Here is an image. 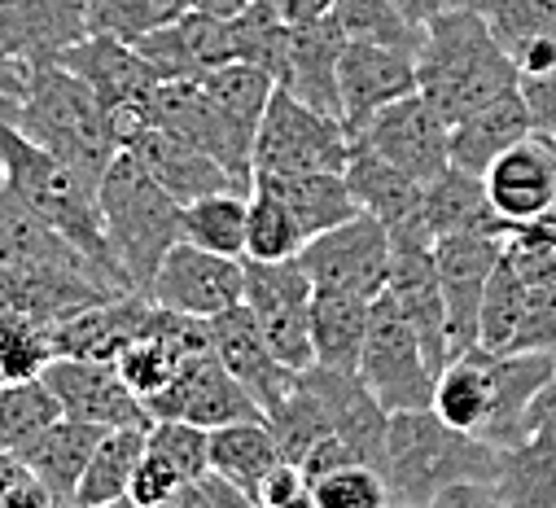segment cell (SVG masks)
<instances>
[{
	"mask_svg": "<svg viewBox=\"0 0 556 508\" xmlns=\"http://www.w3.org/2000/svg\"><path fill=\"white\" fill-rule=\"evenodd\" d=\"M386 294L403 312V320L416 329L426 346V359L434 372L447 368V303L443 281L434 264V241H390V281Z\"/></svg>",
	"mask_w": 556,
	"mask_h": 508,
	"instance_id": "obj_16",
	"label": "cell"
},
{
	"mask_svg": "<svg viewBox=\"0 0 556 508\" xmlns=\"http://www.w3.org/2000/svg\"><path fill=\"white\" fill-rule=\"evenodd\" d=\"M53 355H58V342H53L49 320H40L23 307L0 312V386L40 377L53 364Z\"/></svg>",
	"mask_w": 556,
	"mask_h": 508,
	"instance_id": "obj_39",
	"label": "cell"
},
{
	"mask_svg": "<svg viewBox=\"0 0 556 508\" xmlns=\"http://www.w3.org/2000/svg\"><path fill=\"white\" fill-rule=\"evenodd\" d=\"M504 259L526 285H547L556 281V215L517 224L504 241Z\"/></svg>",
	"mask_w": 556,
	"mask_h": 508,
	"instance_id": "obj_48",
	"label": "cell"
},
{
	"mask_svg": "<svg viewBox=\"0 0 556 508\" xmlns=\"http://www.w3.org/2000/svg\"><path fill=\"white\" fill-rule=\"evenodd\" d=\"M105 430L88 426V421H71L62 417L58 426H49L36 443H27L18 452V460L40 478V486L49 491L53 504H75V491H79V478L97 452Z\"/></svg>",
	"mask_w": 556,
	"mask_h": 508,
	"instance_id": "obj_31",
	"label": "cell"
},
{
	"mask_svg": "<svg viewBox=\"0 0 556 508\" xmlns=\"http://www.w3.org/2000/svg\"><path fill=\"white\" fill-rule=\"evenodd\" d=\"M355 132L276 84L254 132V172H346Z\"/></svg>",
	"mask_w": 556,
	"mask_h": 508,
	"instance_id": "obj_6",
	"label": "cell"
},
{
	"mask_svg": "<svg viewBox=\"0 0 556 508\" xmlns=\"http://www.w3.org/2000/svg\"><path fill=\"white\" fill-rule=\"evenodd\" d=\"M0 508H53L40 478L5 447H0Z\"/></svg>",
	"mask_w": 556,
	"mask_h": 508,
	"instance_id": "obj_52",
	"label": "cell"
},
{
	"mask_svg": "<svg viewBox=\"0 0 556 508\" xmlns=\"http://www.w3.org/2000/svg\"><path fill=\"white\" fill-rule=\"evenodd\" d=\"M0 114L18 127L27 141H36L53 158L79 167L97 185L118 154L110 110L62 62L27 71V88L18 97H0Z\"/></svg>",
	"mask_w": 556,
	"mask_h": 508,
	"instance_id": "obj_2",
	"label": "cell"
},
{
	"mask_svg": "<svg viewBox=\"0 0 556 508\" xmlns=\"http://www.w3.org/2000/svg\"><path fill=\"white\" fill-rule=\"evenodd\" d=\"M517 84V62L500 49L478 5L439 14L426 23L421 49H416V92H421L447 127L460 123L469 110L486 105L491 97Z\"/></svg>",
	"mask_w": 556,
	"mask_h": 508,
	"instance_id": "obj_3",
	"label": "cell"
},
{
	"mask_svg": "<svg viewBox=\"0 0 556 508\" xmlns=\"http://www.w3.org/2000/svg\"><path fill=\"white\" fill-rule=\"evenodd\" d=\"M504 452L482 434L452 430L434 408L390 412L386 434V486L390 504L426 508L452 482H491L500 486Z\"/></svg>",
	"mask_w": 556,
	"mask_h": 508,
	"instance_id": "obj_4",
	"label": "cell"
},
{
	"mask_svg": "<svg viewBox=\"0 0 556 508\" xmlns=\"http://www.w3.org/2000/svg\"><path fill=\"white\" fill-rule=\"evenodd\" d=\"M508 351H556V281L526 290V312Z\"/></svg>",
	"mask_w": 556,
	"mask_h": 508,
	"instance_id": "obj_50",
	"label": "cell"
},
{
	"mask_svg": "<svg viewBox=\"0 0 556 508\" xmlns=\"http://www.w3.org/2000/svg\"><path fill=\"white\" fill-rule=\"evenodd\" d=\"M150 299L167 312L211 320L224 307L245 299V259L215 254V250L180 237L150 281Z\"/></svg>",
	"mask_w": 556,
	"mask_h": 508,
	"instance_id": "obj_12",
	"label": "cell"
},
{
	"mask_svg": "<svg viewBox=\"0 0 556 508\" xmlns=\"http://www.w3.org/2000/svg\"><path fill=\"white\" fill-rule=\"evenodd\" d=\"M530 132H534V123H530L526 97L513 84L508 92L491 97L486 105H478L460 123H452V167H465V172L482 176L504 150L526 141Z\"/></svg>",
	"mask_w": 556,
	"mask_h": 508,
	"instance_id": "obj_28",
	"label": "cell"
},
{
	"mask_svg": "<svg viewBox=\"0 0 556 508\" xmlns=\"http://www.w3.org/2000/svg\"><path fill=\"white\" fill-rule=\"evenodd\" d=\"M27 88V71L18 66V58L5 49V40H0V97H18Z\"/></svg>",
	"mask_w": 556,
	"mask_h": 508,
	"instance_id": "obj_58",
	"label": "cell"
},
{
	"mask_svg": "<svg viewBox=\"0 0 556 508\" xmlns=\"http://www.w3.org/2000/svg\"><path fill=\"white\" fill-rule=\"evenodd\" d=\"M312 294H316V281L307 277L303 259H281V264L245 259V307L254 312L276 359H286L299 372L316 364V355H312Z\"/></svg>",
	"mask_w": 556,
	"mask_h": 508,
	"instance_id": "obj_8",
	"label": "cell"
},
{
	"mask_svg": "<svg viewBox=\"0 0 556 508\" xmlns=\"http://www.w3.org/2000/svg\"><path fill=\"white\" fill-rule=\"evenodd\" d=\"M281 465V447H276L267 421H232L211 430V469L219 478H228L250 504L258 495V482Z\"/></svg>",
	"mask_w": 556,
	"mask_h": 508,
	"instance_id": "obj_35",
	"label": "cell"
},
{
	"mask_svg": "<svg viewBox=\"0 0 556 508\" xmlns=\"http://www.w3.org/2000/svg\"><path fill=\"white\" fill-rule=\"evenodd\" d=\"M504 241L491 232H439L434 237V264L443 281V303H447V355H465L478 346V312H482V290L504 259Z\"/></svg>",
	"mask_w": 556,
	"mask_h": 508,
	"instance_id": "obj_14",
	"label": "cell"
},
{
	"mask_svg": "<svg viewBox=\"0 0 556 508\" xmlns=\"http://www.w3.org/2000/svg\"><path fill=\"white\" fill-rule=\"evenodd\" d=\"M71 75H79L97 101L114 114V110H136L146 105L150 92L163 84L159 71L146 62V53L136 49L131 40L123 36H110V31H88L84 40H75L62 58H58Z\"/></svg>",
	"mask_w": 556,
	"mask_h": 508,
	"instance_id": "obj_19",
	"label": "cell"
},
{
	"mask_svg": "<svg viewBox=\"0 0 556 508\" xmlns=\"http://www.w3.org/2000/svg\"><path fill=\"white\" fill-rule=\"evenodd\" d=\"M58 421H62V404L45 386V377L0 386V447H5V452L18 456L27 443H36Z\"/></svg>",
	"mask_w": 556,
	"mask_h": 508,
	"instance_id": "obj_42",
	"label": "cell"
},
{
	"mask_svg": "<svg viewBox=\"0 0 556 508\" xmlns=\"http://www.w3.org/2000/svg\"><path fill=\"white\" fill-rule=\"evenodd\" d=\"M146 53V62L159 71V79H202L215 66L232 62V31L228 18L202 14V10H185L172 23L146 31L131 40Z\"/></svg>",
	"mask_w": 556,
	"mask_h": 508,
	"instance_id": "obj_23",
	"label": "cell"
},
{
	"mask_svg": "<svg viewBox=\"0 0 556 508\" xmlns=\"http://www.w3.org/2000/svg\"><path fill=\"white\" fill-rule=\"evenodd\" d=\"M245 211H250V193L237 189H219L206 193L198 202L180 206V224L185 237L215 250V254H232V259H245Z\"/></svg>",
	"mask_w": 556,
	"mask_h": 508,
	"instance_id": "obj_38",
	"label": "cell"
},
{
	"mask_svg": "<svg viewBox=\"0 0 556 508\" xmlns=\"http://www.w3.org/2000/svg\"><path fill=\"white\" fill-rule=\"evenodd\" d=\"M303 381L316 391V399L325 404L329 426H333V434L342 439L346 456L386 473L390 412H386V408L377 404V395L364 386L359 368H325V364H312V368H303Z\"/></svg>",
	"mask_w": 556,
	"mask_h": 508,
	"instance_id": "obj_18",
	"label": "cell"
},
{
	"mask_svg": "<svg viewBox=\"0 0 556 508\" xmlns=\"http://www.w3.org/2000/svg\"><path fill=\"white\" fill-rule=\"evenodd\" d=\"M97 202H101L105 237H110V245L118 254L131 290L150 294V281H154L159 264L167 259V250L185 237L180 202L146 172V163L136 158L131 150L114 154V163L105 167V176L97 185Z\"/></svg>",
	"mask_w": 556,
	"mask_h": 508,
	"instance_id": "obj_5",
	"label": "cell"
},
{
	"mask_svg": "<svg viewBox=\"0 0 556 508\" xmlns=\"http://www.w3.org/2000/svg\"><path fill=\"white\" fill-rule=\"evenodd\" d=\"M172 504H180V508H241V504H250V499H245L228 478H219L215 469H206V473L189 478V482L176 491Z\"/></svg>",
	"mask_w": 556,
	"mask_h": 508,
	"instance_id": "obj_55",
	"label": "cell"
},
{
	"mask_svg": "<svg viewBox=\"0 0 556 508\" xmlns=\"http://www.w3.org/2000/svg\"><path fill=\"white\" fill-rule=\"evenodd\" d=\"M394 5H399L416 27H426V23H434L439 14L465 10V5H473V0H394Z\"/></svg>",
	"mask_w": 556,
	"mask_h": 508,
	"instance_id": "obj_56",
	"label": "cell"
},
{
	"mask_svg": "<svg viewBox=\"0 0 556 508\" xmlns=\"http://www.w3.org/2000/svg\"><path fill=\"white\" fill-rule=\"evenodd\" d=\"M547 145H552V141H547ZM552 158H556V145H552ZM552 215H556V206H552Z\"/></svg>",
	"mask_w": 556,
	"mask_h": 508,
	"instance_id": "obj_62",
	"label": "cell"
},
{
	"mask_svg": "<svg viewBox=\"0 0 556 508\" xmlns=\"http://www.w3.org/2000/svg\"><path fill=\"white\" fill-rule=\"evenodd\" d=\"M185 10H189L185 0H88V27L136 40V36L172 23Z\"/></svg>",
	"mask_w": 556,
	"mask_h": 508,
	"instance_id": "obj_46",
	"label": "cell"
},
{
	"mask_svg": "<svg viewBox=\"0 0 556 508\" xmlns=\"http://www.w3.org/2000/svg\"><path fill=\"white\" fill-rule=\"evenodd\" d=\"M198 84L211 92V101L241 127V132H250V137L258 132V123H263V114H267V101H271V92H276V79H271L263 66L241 62V58L215 66V71L202 75Z\"/></svg>",
	"mask_w": 556,
	"mask_h": 508,
	"instance_id": "obj_40",
	"label": "cell"
},
{
	"mask_svg": "<svg viewBox=\"0 0 556 508\" xmlns=\"http://www.w3.org/2000/svg\"><path fill=\"white\" fill-rule=\"evenodd\" d=\"M189 10H202V14H215V18H237L250 0H185Z\"/></svg>",
	"mask_w": 556,
	"mask_h": 508,
	"instance_id": "obj_59",
	"label": "cell"
},
{
	"mask_svg": "<svg viewBox=\"0 0 556 508\" xmlns=\"http://www.w3.org/2000/svg\"><path fill=\"white\" fill-rule=\"evenodd\" d=\"M346 185H351L359 211H368L386 224L390 241H434V228L426 224V185L390 167L381 154H372L359 141L346 163Z\"/></svg>",
	"mask_w": 556,
	"mask_h": 508,
	"instance_id": "obj_20",
	"label": "cell"
},
{
	"mask_svg": "<svg viewBox=\"0 0 556 508\" xmlns=\"http://www.w3.org/2000/svg\"><path fill=\"white\" fill-rule=\"evenodd\" d=\"M526 281L513 272L508 259L495 264L486 290H482V312H478V346L486 351H508L513 346V333L521 325V312H526Z\"/></svg>",
	"mask_w": 556,
	"mask_h": 508,
	"instance_id": "obj_45",
	"label": "cell"
},
{
	"mask_svg": "<svg viewBox=\"0 0 556 508\" xmlns=\"http://www.w3.org/2000/svg\"><path fill=\"white\" fill-rule=\"evenodd\" d=\"M45 386L58 395L62 417L88 421L97 430H118V426H150V408L118 377L114 359H71L53 355V364L40 372Z\"/></svg>",
	"mask_w": 556,
	"mask_h": 508,
	"instance_id": "obj_15",
	"label": "cell"
},
{
	"mask_svg": "<svg viewBox=\"0 0 556 508\" xmlns=\"http://www.w3.org/2000/svg\"><path fill=\"white\" fill-rule=\"evenodd\" d=\"M372 299L351 290L316 285L312 294V355L325 368H359L364 338H368Z\"/></svg>",
	"mask_w": 556,
	"mask_h": 508,
	"instance_id": "obj_34",
	"label": "cell"
},
{
	"mask_svg": "<svg viewBox=\"0 0 556 508\" xmlns=\"http://www.w3.org/2000/svg\"><path fill=\"white\" fill-rule=\"evenodd\" d=\"M263 421H267L276 447H281V460H290V465H303L325 439H333L329 412H325V404L316 399V391L303 381V372H299V381H294V391H290L281 404H271V408L263 412Z\"/></svg>",
	"mask_w": 556,
	"mask_h": 508,
	"instance_id": "obj_37",
	"label": "cell"
},
{
	"mask_svg": "<svg viewBox=\"0 0 556 508\" xmlns=\"http://www.w3.org/2000/svg\"><path fill=\"white\" fill-rule=\"evenodd\" d=\"M150 320H154V299L141 290H127L66 316L53 329V342H58V355H71V359H114L136 333L150 329Z\"/></svg>",
	"mask_w": 556,
	"mask_h": 508,
	"instance_id": "obj_26",
	"label": "cell"
},
{
	"mask_svg": "<svg viewBox=\"0 0 556 508\" xmlns=\"http://www.w3.org/2000/svg\"><path fill=\"white\" fill-rule=\"evenodd\" d=\"M299 259L316 285L377 299L386 294V281H390V232L377 215L359 211L346 224H333L307 237Z\"/></svg>",
	"mask_w": 556,
	"mask_h": 508,
	"instance_id": "obj_11",
	"label": "cell"
},
{
	"mask_svg": "<svg viewBox=\"0 0 556 508\" xmlns=\"http://www.w3.org/2000/svg\"><path fill=\"white\" fill-rule=\"evenodd\" d=\"M146 110H150L154 127H167V132L185 137L189 145H198L215 163H224L245 193L254 189V137L241 132V127L211 101V92L202 84H193V79H163L150 92Z\"/></svg>",
	"mask_w": 556,
	"mask_h": 508,
	"instance_id": "obj_9",
	"label": "cell"
},
{
	"mask_svg": "<svg viewBox=\"0 0 556 508\" xmlns=\"http://www.w3.org/2000/svg\"><path fill=\"white\" fill-rule=\"evenodd\" d=\"M312 504L316 508H386L390 504V486L386 473L372 465H338L333 473H325L312 486Z\"/></svg>",
	"mask_w": 556,
	"mask_h": 508,
	"instance_id": "obj_47",
	"label": "cell"
},
{
	"mask_svg": "<svg viewBox=\"0 0 556 508\" xmlns=\"http://www.w3.org/2000/svg\"><path fill=\"white\" fill-rule=\"evenodd\" d=\"M342 49H346V31L338 27L333 14L290 27L286 66H281V79L276 84H281L286 92H294L299 101H307L312 110H325V114L342 118V92H338Z\"/></svg>",
	"mask_w": 556,
	"mask_h": 508,
	"instance_id": "obj_24",
	"label": "cell"
},
{
	"mask_svg": "<svg viewBox=\"0 0 556 508\" xmlns=\"http://www.w3.org/2000/svg\"><path fill=\"white\" fill-rule=\"evenodd\" d=\"M180 486H185V473L167 456L146 447L141 465H136V473H131V486H127V504H136V508H163V504L176 499Z\"/></svg>",
	"mask_w": 556,
	"mask_h": 508,
	"instance_id": "obj_51",
	"label": "cell"
},
{
	"mask_svg": "<svg viewBox=\"0 0 556 508\" xmlns=\"http://www.w3.org/2000/svg\"><path fill=\"white\" fill-rule=\"evenodd\" d=\"M271 10L281 14L290 27H299V23H312V18L333 14V0H271Z\"/></svg>",
	"mask_w": 556,
	"mask_h": 508,
	"instance_id": "obj_57",
	"label": "cell"
},
{
	"mask_svg": "<svg viewBox=\"0 0 556 508\" xmlns=\"http://www.w3.org/2000/svg\"><path fill=\"white\" fill-rule=\"evenodd\" d=\"M338 92H342V123L351 132H359L381 105L416 92V53L346 40L338 62Z\"/></svg>",
	"mask_w": 556,
	"mask_h": 508,
	"instance_id": "obj_21",
	"label": "cell"
},
{
	"mask_svg": "<svg viewBox=\"0 0 556 508\" xmlns=\"http://www.w3.org/2000/svg\"><path fill=\"white\" fill-rule=\"evenodd\" d=\"M0 189H5V163H0Z\"/></svg>",
	"mask_w": 556,
	"mask_h": 508,
	"instance_id": "obj_61",
	"label": "cell"
},
{
	"mask_svg": "<svg viewBox=\"0 0 556 508\" xmlns=\"http://www.w3.org/2000/svg\"><path fill=\"white\" fill-rule=\"evenodd\" d=\"M150 417H180L193 421L202 430H219L232 421H258V404L250 399V391L219 364L215 346L189 351L176 368V377L146 404Z\"/></svg>",
	"mask_w": 556,
	"mask_h": 508,
	"instance_id": "obj_13",
	"label": "cell"
},
{
	"mask_svg": "<svg viewBox=\"0 0 556 508\" xmlns=\"http://www.w3.org/2000/svg\"><path fill=\"white\" fill-rule=\"evenodd\" d=\"M359 377L386 412H412V408L434 404V377L439 372L430 368L421 338H416V329L403 320V312L394 307L390 294L372 299Z\"/></svg>",
	"mask_w": 556,
	"mask_h": 508,
	"instance_id": "obj_7",
	"label": "cell"
},
{
	"mask_svg": "<svg viewBox=\"0 0 556 508\" xmlns=\"http://www.w3.org/2000/svg\"><path fill=\"white\" fill-rule=\"evenodd\" d=\"M88 31V0H0V40L23 71L58 62Z\"/></svg>",
	"mask_w": 556,
	"mask_h": 508,
	"instance_id": "obj_22",
	"label": "cell"
},
{
	"mask_svg": "<svg viewBox=\"0 0 556 508\" xmlns=\"http://www.w3.org/2000/svg\"><path fill=\"white\" fill-rule=\"evenodd\" d=\"M14 307V285H10V268H0V312Z\"/></svg>",
	"mask_w": 556,
	"mask_h": 508,
	"instance_id": "obj_60",
	"label": "cell"
},
{
	"mask_svg": "<svg viewBox=\"0 0 556 508\" xmlns=\"http://www.w3.org/2000/svg\"><path fill=\"white\" fill-rule=\"evenodd\" d=\"M426 224L439 232H491V237H508L517 224H508L491 193L486 180L465 172V167H447L443 176H434L426 185Z\"/></svg>",
	"mask_w": 556,
	"mask_h": 508,
	"instance_id": "obj_32",
	"label": "cell"
},
{
	"mask_svg": "<svg viewBox=\"0 0 556 508\" xmlns=\"http://www.w3.org/2000/svg\"><path fill=\"white\" fill-rule=\"evenodd\" d=\"M258 508H299V504H312V482L299 465L281 460L263 482H258V495H254Z\"/></svg>",
	"mask_w": 556,
	"mask_h": 508,
	"instance_id": "obj_54",
	"label": "cell"
},
{
	"mask_svg": "<svg viewBox=\"0 0 556 508\" xmlns=\"http://www.w3.org/2000/svg\"><path fill=\"white\" fill-rule=\"evenodd\" d=\"M206 329H211V346H215L219 364L250 391V399L258 404V412H267L271 404H281L294 391L299 368H290L286 359H276V351L263 338V329H258L254 312L245 307V299L232 303V307H224L219 316H211Z\"/></svg>",
	"mask_w": 556,
	"mask_h": 508,
	"instance_id": "obj_17",
	"label": "cell"
},
{
	"mask_svg": "<svg viewBox=\"0 0 556 508\" xmlns=\"http://www.w3.org/2000/svg\"><path fill=\"white\" fill-rule=\"evenodd\" d=\"M307 245L303 224L294 219V211L267 193V189H250V211H245V259H263V264H281V259H299Z\"/></svg>",
	"mask_w": 556,
	"mask_h": 508,
	"instance_id": "obj_41",
	"label": "cell"
},
{
	"mask_svg": "<svg viewBox=\"0 0 556 508\" xmlns=\"http://www.w3.org/2000/svg\"><path fill=\"white\" fill-rule=\"evenodd\" d=\"M355 141L421 185H430L452 167V127L421 92H407L381 105L355 132Z\"/></svg>",
	"mask_w": 556,
	"mask_h": 508,
	"instance_id": "obj_10",
	"label": "cell"
},
{
	"mask_svg": "<svg viewBox=\"0 0 556 508\" xmlns=\"http://www.w3.org/2000/svg\"><path fill=\"white\" fill-rule=\"evenodd\" d=\"M228 31H232V58L254 62V66H263L271 79H281L290 23L271 10V0H250V5H245L237 18H228Z\"/></svg>",
	"mask_w": 556,
	"mask_h": 508,
	"instance_id": "obj_44",
	"label": "cell"
},
{
	"mask_svg": "<svg viewBox=\"0 0 556 508\" xmlns=\"http://www.w3.org/2000/svg\"><path fill=\"white\" fill-rule=\"evenodd\" d=\"M146 430L150 426H118V430H105L84 478H79V491H75V504L79 508H105V504H127V486H131V473L146 456Z\"/></svg>",
	"mask_w": 556,
	"mask_h": 508,
	"instance_id": "obj_36",
	"label": "cell"
},
{
	"mask_svg": "<svg viewBox=\"0 0 556 508\" xmlns=\"http://www.w3.org/2000/svg\"><path fill=\"white\" fill-rule=\"evenodd\" d=\"M146 447L159 452V456H167V460L185 473V482L211 469V430H202V426H193V421L154 417L150 430H146Z\"/></svg>",
	"mask_w": 556,
	"mask_h": 508,
	"instance_id": "obj_49",
	"label": "cell"
},
{
	"mask_svg": "<svg viewBox=\"0 0 556 508\" xmlns=\"http://www.w3.org/2000/svg\"><path fill=\"white\" fill-rule=\"evenodd\" d=\"M127 150L146 163V172H150L180 206H185V202H198V198H206V193H219V189L245 193V189L232 180V172H228L224 163H215L211 154H202V150L189 145L185 137L167 132V127H154V123H150Z\"/></svg>",
	"mask_w": 556,
	"mask_h": 508,
	"instance_id": "obj_27",
	"label": "cell"
},
{
	"mask_svg": "<svg viewBox=\"0 0 556 508\" xmlns=\"http://www.w3.org/2000/svg\"><path fill=\"white\" fill-rule=\"evenodd\" d=\"M517 88L526 97L530 123H534V137L556 145V66L539 71V75H517Z\"/></svg>",
	"mask_w": 556,
	"mask_h": 508,
	"instance_id": "obj_53",
	"label": "cell"
},
{
	"mask_svg": "<svg viewBox=\"0 0 556 508\" xmlns=\"http://www.w3.org/2000/svg\"><path fill=\"white\" fill-rule=\"evenodd\" d=\"M0 163H5V193L23 202L36 219H45L53 232H62L84 259L97 268V277L110 290H131L118 254L105 237L101 202H97V180H88L79 167L53 158L36 141H27L18 127L0 114Z\"/></svg>",
	"mask_w": 556,
	"mask_h": 508,
	"instance_id": "obj_1",
	"label": "cell"
},
{
	"mask_svg": "<svg viewBox=\"0 0 556 508\" xmlns=\"http://www.w3.org/2000/svg\"><path fill=\"white\" fill-rule=\"evenodd\" d=\"M482 180H486V193H491L495 211L508 224L543 219L556 206V158H552V145L534 132L526 141H517L513 150H504L482 172Z\"/></svg>",
	"mask_w": 556,
	"mask_h": 508,
	"instance_id": "obj_25",
	"label": "cell"
},
{
	"mask_svg": "<svg viewBox=\"0 0 556 508\" xmlns=\"http://www.w3.org/2000/svg\"><path fill=\"white\" fill-rule=\"evenodd\" d=\"M333 18L346 31V40L390 45V49H421L426 27H416L394 0H333Z\"/></svg>",
	"mask_w": 556,
	"mask_h": 508,
	"instance_id": "obj_43",
	"label": "cell"
},
{
	"mask_svg": "<svg viewBox=\"0 0 556 508\" xmlns=\"http://www.w3.org/2000/svg\"><path fill=\"white\" fill-rule=\"evenodd\" d=\"M254 189H267L281 198L307 237L359 215L346 172H254Z\"/></svg>",
	"mask_w": 556,
	"mask_h": 508,
	"instance_id": "obj_30",
	"label": "cell"
},
{
	"mask_svg": "<svg viewBox=\"0 0 556 508\" xmlns=\"http://www.w3.org/2000/svg\"><path fill=\"white\" fill-rule=\"evenodd\" d=\"M452 430L486 434L491 408H495V377H491V351L469 346L465 355L447 359V368L434 377V404H430Z\"/></svg>",
	"mask_w": 556,
	"mask_h": 508,
	"instance_id": "obj_33",
	"label": "cell"
},
{
	"mask_svg": "<svg viewBox=\"0 0 556 508\" xmlns=\"http://www.w3.org/2000/svg\"><path fill=\"white\" fill-rule=\"evenodd\" d=\"M500 49L517 62V75L556 66V0H473Z\"/></svg>",
	"mask_w": 556,
	"mask_h": 508,
	"instance_id": "obj_29",
	"label": "cell"
}]
</instances>
